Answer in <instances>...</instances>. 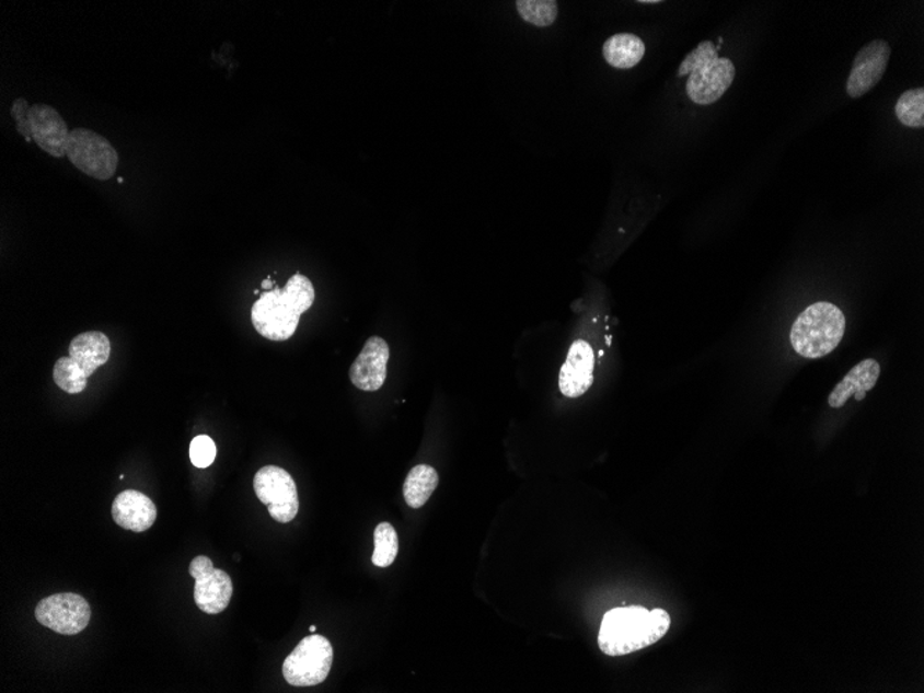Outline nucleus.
<instances>
[{"instance_id": "obj_1", "label": "nucleus", "mask_w": 924, "mask_h": 693, "mask_svg": "<svg viewBox=\"0 0 924 693\" xmlns=\"http://www.w3.org/2000/svg\"><path fill=\"white\" fill-rule=\"evenodd\" d=\"M670 626L671 617L665 609L614 608L602 619L598 647L608 656L634 654L658 643Z\"/></svg>"}, {"instance_id": "obj_2", "label": "nucleus", "mask_w": 924, "mask_h": 693, "mask_svg": "<svg viewBox=\"0 0 924 693\" xmlns=\"http://www.w3.org/2000/svg\"><path fill=\"white\" fill-rule=\"evenodd\" d=\"M314 302V287L307 276L293 275L285 288L261 293L251 311L252 324L262 337L276 343L296 334L299 320Z\"/></svg>"}, {"instance_id": "obj_3", "label": "nucleus", "mask_w": 924, "mask_h": 693, "mask_svg": "<svg viewBox=\"0 0 924 693\" xmlns=\"http://www.w3.org/2000/svg\"><path fill=\"white\" fill-rule=\"evenodd\" d=\"M685 76L688 97L697 106H711L731 88L737 68L726 57H718L712 41H703L682 60L679 77Z\"/></svg>"}, {"instance_id": "obj_4", "label": "nucleus", "mask_w": 924, "mask_h": 693, "mask_svg": "<svg viewBox=\"0 0 924 693\" xmlns=\"http://www.w3.org/2000/svg\"><path fill=\"white\" fill-rule=\"evenodd\" d=\"M845 317L836 304L817 302L796 319L790 330L793 349L806 359L832 354L842 343Z\"/></svg>"}, {"instance_id": "obj_5", "label": "nucleus", "mask_w": 924, "mask_h": 693, "mask_svg": "<svg viewBox=\"0 0 924 693\" xmlns=\"http://www.w3.org/2000/svg\"><path fill=\"white\" fill-rule=\"evenodd\" d=\"M333 645L323 635L304 637L282 665V675L292 686L322 684L333 667Z\"/></svg>"}, {"instance_id": "obj_6", "label": "nucleus", "mask_w": 924, "mask_h": 693, "mask_svg": "<svg viewBox=\"0 0 924 693\" xmlns=\"http://www.w3.org/2000/svg\"><path fill=\"white\" fill-rule=\"evenodd\" d=\"M66 152L72 165L96 181H109L118 170L117 150L106 138L93 130L85 128L71 130Z\"/></svg>"}, {"instance_id": "obj_7", "label": "nucleus", "mask_w": 924, "mask_h": 693, "mask_svg": "<svg viewBox=\"0 0 924 693\" xmlns=\"http://www.w3.org/2000/svg\"><path fill=\"white\" fill-rule=\"evenodd\" d=\"M254 489L276 522L288 523L296 519L299 511L298 490L296 482L286 470L275 465L264 466L256 472Z\"/></svg>"}, {"instance_id": "obj_8", "label": "nucleus", "mask_w": 924, "mask_h": 693, "mask_svg": "<svg viewBox=\"0 0 924 693\" xmlns=\"http://www.w3.org/2000/svg\"><path fill=\"white\" fill-rule=\"evenodd\" d=\"M35 617L42 626L61 635H77L91 622V605L85 598L73 592H61L44 598L35 609Z\"/></svg>"}, {"instance_id": "obj_9", "label": "nucleus", "mask_w": 924, "mask_h": 693, "mask_svg": "<svg viewBox=\"0 0 924 693\" xmlns=\"http://www.w3.org/2000/svg\"><path fill=\"white\" fill-rule=\"evenodd\" d=\"M188 574L196 581L194 601L199 611L219 614L229 607L233 597V582L222 569H217L208 556L199 555L188 566Z\"/></svg>"}, {"instance_id": "obj_10", "label": "nucleus", "mask_w": 924, "mask_h": 693, "mask_svg": "<svg viewBox=\"0 0 924 693\" xmlns=\"http://www.w3.org/2000/svg\"><path fill=\"white\" fill-rule=\"evenodd\" d=\"M891 47L883 39H874L855 56L847 80L850 97L859 99L870 92L883 78L889 66Z\"/></svg>"}, {"instance_id": "obj_11", "label": "nucleus", "mask_w": 924, "mask_h": 693, "mask_svg": "<svg viewBox=\"0 0 924 693\" xmlns=\"http://www.w3.org/2000/svg\"><path fill=\"white\" fill-rule=\"evenodd\" d=\"M594 365L596 356L591 345L582 339L575 340L559 372L562 395L570 399L585 395L594 382Z\"/></svg>"}, {"instance_id": "obj_12", "label": "nucleus", "mask_w": 924, "mask_h": 693, "mask_svg": "<svg viewBox=\"0 0 924 693\" xmlns=\"http://www.w3.org/2000/svg\"><path fill=\"white\" fill-rule=\"evenodd\" d=\"M388 360H390V346L385 339L371 337L350 367L351 383L357 390L365 392L381 390L386 380Z\"/></svg>"}, {"instance_id": "obj_13", "label": "nucleus", "mask_w": 924, "mask_h": 693, "mask_svg": "<svg viewBox=\"0 0 924 693\" xmlns=\"http://www.w3.org/2000/svg\"><path fill=\"white\" fill-rule=\"evenodd\" d=\"M31 130H33V140L42 151L55 159L67 155L70 130L56 108L47 104H34L31 108Z\"/></svg>"}, {"instance_id": "obj_14", "label": "nucleus", "mask_w": 924, "mask_h": 693, "mask_svg": "<svg viewBox=\"0 0 924 693\" xmlns=\"http://www.w3.org/2000/svg\"><path fill=\"white\" fill-rule=\"evenodd\" d=\"M112 513L119 528L141 533L155 523L157 507L143 493L125 490L115 497Z\"/></svg>"}, {"instance_id": "obj_15", "label": "nucleus", "mask_w": 924, "mask_h": 693, "mask_svg": "<svg viewBox=\"0 0 924 693\" xmlns=\"http://www.w3.org/2000/svg\"><path fill=\"white\" fill-rule=\"evenodd\" d=\"M68 351L73 363L89 378L107 363L112 355V344L106 334L88 331L71 340Z\"/></svg>"}, {"instance_id": "obj_16", "label": "nucleus", "mask_w": 924, "mask_h": 693, "mask_svg": "<svg viewBox=\"0 0 924 693\" xmlns=\"http://www.w3.org/2000/svg\"><path fill=\"white\" fill-rule=\"evenodd\" d=\"M880 371L879 361L874 359L861 361L834 388L831 396H829V406L833 408L843 407L850 401V397H854L857 393L869 392L878 383Z\"/></svg>"}, {"instance_id": "obj_17", "label": "nucleus", "mask_w": 924, "mask_h": 693, "mask_svg": "<svg viewBox=\"0 0 924 693\" xmlns=\"http://www.w3.org/2000/svg\"><path fill=\"white\" fill-rule=\"evenodd\" d=\"M603 59L619 70H630L639 65L645 56L643 39L633 34H617L603 44Z\"/></svg>"}, {"instance_id": "obj_18", "label": "nucleus", "mask_w": 924, "mask_h": 693, "mask_svg": "<svg viewBox=\"0 0 924 693\" xmlns=\"http://www.w3.org/2000/svg\"><path fill=\"white\" fill-rule=\"evenodd\" d=\"M439 485V475L432 466H414L404 481L403 496L409 508L418 509L428 503Z\"/></svg>"}, {"instance_id": "obj_19", "label": "nucleus", "mask_w": 924, "mask_h": 693, "mask_svg": "<svg viewBox=\"0 0 924 693\" xmlns=\"http://www.w3.org/2000/svg\"><path fill=\"white\" fill-rule=\"evenodd\" d=\"M896 115L908 128L921 129L924 126V89H911L901 94L896 104Z\"/></svg>"}, {"instance_id": "obj_20", "label": "nucleus", "mask_w": 924, "mask_h": 693, "mask_svg": "<svg viewBox=\"0 0 924 693\" xmlns=\"http://www.w3.org/2000/svg\"><path fill=\"white\" fill-rule=\"evenodd\" d=\"M376 550L372 554V564L378 568H388L395 562L399 553V539L395 528L391 523L378 524L374 533Z\"/></svg>"}, {"instance_id": "obj_21", "label": "nucleus", "mask_w": 924, "mask_h": 693, "mask_svg": "<svg viewBox=\"0 0 924 693\" xmlns=\"http://www.w3.org/2000/svg\"><path fill=\"white\" fill-rule=\"evenodd\" d=\"M518 13L529 24L545 28L558 18V3L555 0H519Z\"/></svg>"}, {"instance_id": "obj_22", "label": "nucleus", "mask_w": 924, "mask_h": 693, "mask_svg": "<svg viewBox=\"0 0 924 693\" xmlns=\"http://www.w3.org/2000/svg\"><path fill=\"white\" fill-rule=\"evenodd\" d=\"M54 378L56 385L70 395H78L88 386V378L76 369L70 356L56 361Z\"/></svg>"}, {"instance_id": "obj_23", "label": "nucleus", "mask_w": 924, "mask_h": 693, "mask_svg": "<svg viewBox=\"0 0 924 693\" xmlns=\"http://www.w3.org/2000/svg\"><path fill=\"white\" fill-rule=\"evenodd\" d=\"M217 459V444L207 435H199L190 444V460L197 469H208Z\"/></svg>"}, {"instance_id": "obj_24", "label": "nucleus", "mask_w": 924, "mask_h": 693, "mask_svg": "<svg viewBox=\"0 0 924 693\" xmlns=\"http://www.w3.org/2000/svg\"><path fill=\"white\" fill-rule=\"evenodd\" d=\"M31 108L33 107L30 106V103L25 99L14 100L13 106L10 108V115H12L15 120L19 134L23 135L27 141L33 140V130H31Z\"/></svg>"}, {"instance_id": "obj_25", "label": "nucleus", "mask_w": 924, "mask_h": 693, "mask_svg": "<svg viewBox=\"0 0 924 693\" xmlns=\"http://www.w3.org/2000/svg\"><path fill=\"white\" fill-rule=\"evenodd\" d=\"M262 288H264L265 291H270L275 288V285H273L270 278H267V280L262 281Z\"/></svg>"}, {"instance_id": "obj_26", "label": "nucleus", "mask_w": 924, "mask_h": 693, "mask_svg": "<svg viewBox=\"0 0 924 693\" xmlns=\"http://www.w3.org/2000/svg\"><path fill=\"white\" fill-rule=\"evenodd\" d=\"M639 3L640 4H654V3H660V2H659V0H656V2H644V0H643V2H639Z\"/></svg>"}, {"instance_id": "obj_27", "label": "nucleus", "mask_w": 924, "mask_h": 693, "mask_svg": "<svg viewBox=\"0 0 924 693\" xmlns=\"http://www.w3.org/2000/svg\"><path fill=\"white\" fill-rule=\"evenodd\" d=\"M309 630H311V633H316V626H311Z\"/></svg>"}]
</instances>
